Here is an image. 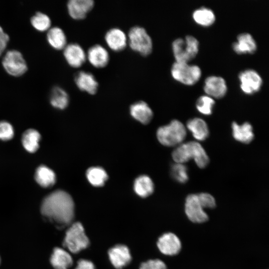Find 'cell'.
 Instances as JSON below:
<instances>
[{
    "label": "cell",
    "instance_id": "cell-8",
    "mask_svg": "<svg viewBox=\"0 0 269 269\" xmlns=\"http://www.w3.org/2000/svg\"><path fill=\"white\" fill-rule=\"evenodd\" d=\"M2 65L5 72L13 77L23 75L28 69L23 55L15 49L9 50L6 52L2 58Z\"/></svg>",
    "mask_w": 269,
    "mask_h": 269
},
{
    "label": "cell",
    "instance_id": "cell-10",
    "mask_svg": "<svg viewBox=\"0 0 269 269\" xmlns=\"http://www.w3.org/2000/svg\"><path fill=\"white\" fill-rule=\"evenodd\" d=\"M240 88L248 95L258 92L261 88L263 80L259 74L253 69H246L239 75Z\"/></svg>",
    "mask_w": 269,
    "mask_h": 269
},
{
    "label": "cell",
    "instance_id": "cell-9",
    "mask_svg": "<svg viewBox=\"0 0 269 269\" xmlns=\"http://www.w3.org/2000/svg\"><path fill=\"white\" fill-rule=\"evenodd\" d=\"M185 212L189 220L193 223H204L209 219L198 199L197 194H192L187 196L185 203Z\"/></svg>",
    "mask_w": 269,
    "mask_h": 269
},
{
    "label": "cell",
    "instance_id": "cell-15",
    "mask_svg": "<svg viewBox=\"0 0 269 269\" xmlns=\"http://www.w3.org/2000/svg\"><path fill=\"white\" fill-rule=\"evenodd\" d=\"M104 37L107 46L115 52L124 50L128 45L127 35L123 30L118 27L109 29Z\"/></svg>",
    "mask_w": 269,
    "mask_h": 269
},
{
    "label": "cell",
    "instance_id": "cell-20",
    "mask_svg": "<svg viewBox=\"0 0 269 269\" xmlns=\"http://www.w3.org/2000/svg\"><path fill=\"white\" fill-rule=\"evenodd\" d=\"M257 49V43L249 33H242L237 36V41L233 43V50L239 54H253Z\"/></svg>",
    "mask_w": 269,
    "mask_h": 269
},
{
    "label": "cell",
    "instance_id": "cell-12",
    "mask_svg": "<svg viewBox=\"0 0 269 269\" xmlns=\"http://www.w3.org/2000/svg\"><path fill=\"white\" fill-rule=\"evenodd\" d=\"M157 246L160 252L167 256L177 255L182 247L179 238L171 232L162 235L158 239Z\"/></svg>",
    "mask_w": 269,
    "mask_h": 269
},
{
    "label": "cell",
    "instance_id": "cell-22",
    "mask_svg": "<svg viewBox=\"0 0 269 269\" xmlns=\"http://www.w3.org/2000/svg\"><path fill=\"white\" fill-rule=\"evenodd\" d=\"M46 39L50 46L57 50H63L67 44L65 32L58 26L51 27L47 31Z\"/></svg>",
    "mask_w": 269,
    "mask_h": 269
},
{
    "label": "cell",
    "instance_id": "cell-28",
    "mask_svg": "<svg viewBox=\"0 0 269 269\" xmlns=\"http://www.w3.org/2000/svg\"><path fill=\"white\" fill-rule=\"evenodd\" d=\"M41 135L36 130L29 129L22 134L21 141L24 148L29 152H36L39 146Z\"/></svg>",
    "mask_w": 269,
    "mask_h": 269
},
{
    "label": "cell",
    "instance_id": "cell-1",
    "mask_svg": "<svg viewBox=\"0 0 269 269\" xmlns=\"http://www.w3.org/2000/svg\"><path fill=\"white\" fill-rule=\"evenodd\" d=\"M40 212L46 221L57 229H63L73 223L74 202L69 193L62 190H57L43 199Z\"/></svg>",
    "mask_w": 269,
    "mask_h": 269
},
{
    "label": "cell",
    "instance_id": "cell-4",
    "mask_svg": "<svg viewBox=\"0 0 269 269\" xmlns=\"http://www.w3.org/2000/svg\"><path fill=\"white\" fill-rule=\"evenodd\" d=\"M127 37L128 44L133 51L142 56H147L152 52V40L144 28L138 25L132 27Z\"/></svg>",
    "mask_w": 269,
    "mask_h": 269
},
{
    "label": "cell",
    "instance_id": "cell-31",
    "mask_svg": "<svg viewBox=\"0 0 269 269\" xmlns=\"http://www.w3.org/2000/svg\"><path fill=\"white\" fill-rule=\"evenodd\" d=\"M30 23L35 30L40 32L48 31L51 24L50 17L45 13L39 11L31 17Z\"/></svg>",
    "mask_w": 269,
    "mask_h": 269
},
{
    "label": "cell",
    "instance_id": "cell-5",
    "mask_svg": "<svg viewBox=\"0 0 269 269\" xmlns=\"http://www.w3.org/2000/svg\"><path fill=\"white\" fill-rule=\"evenodd\" d=\"M156 136L162 145L172 146L180 144L184 140L186 136V131L181 122L174 120L168 125L159 128Z\"/></svg>",
    "mask_w": 269,
    "mask_h": 269
},
{
    "label": "cell",
    "instance_id": "cell-34",
    "mask_svg": "<svg viewBox=\"0 0 269 269\" xmlns=\"http://www.w3.org/2000/svg\"><path fill=\"white\" fill-rule=\"evenodd\" d=\"M14 135V130L12 125L5 121H0V139L8 140Z\"/></svg>",
    "mask_w": 269,
    "mask_h": 269
},
{
    "label": "cell",
    "instance_id": "cell-7",
    "mask_svg": "<svg viewBox=\"0 0 269 269\" xmlns=\"http://www.w3.org/2000/svg\"><path fill=\"white\" fill-rule=\"evenodd\" d=\"M201 70L196 65L188 63L175 62L171 68V74L174 79L186 85L196 84L201 76Z\"/></svg>",
    "mask_w": 269,
    "mask_h": 269
},
{
    "label": "cell",
    "instance_id": "cell-13",
    "mask_svg": "<svg viewBox=\"0 0 269 269\" xmlns=\"http://www.w3.org/2000/svg\"><path fill=\"white\" fill-rule=\"evenodd\" d=\"M108 256L111 263L117 269H123L128 266L132 256L129 249L126 245L118 244L110 248Z\"/></svg>",
    "mask_w": 269,
    "mask_h": 269
},
{
    "label": "cell",
    "instance_id": "cell-25",
    "mask_svg": "<svg viewBox=\"0 0 269 269\" xmlns=\"http://www.w3.org/2000/svg\"><path fill=\"white\" fill-rule=\"evenodd\" d=\"M34 178L36 182L44 188L52 186L55 183L56 180L54 172L44 165H40L36 168Z\"/></svg>",
    "mask_w": 269,
    "mask_h": 269
},
{
    "label": "cell",
    "instance_id": "cell-33",
    "mask_svg": "<svg viewBox=\"0 0 269 269\" xmlns=\"http://www.w3.org/2000/svg\"><path fill=\"white\" fill-rule=\"evenodd\" d=\"M171 174L173 178L180 183H184L188 180L186 166L182 163H176L171 167Z\"/></svg>",
    "mask_w": 269,
    "mask_h": 269
},
{
    "label": "cell",
    "instance_id": "cell-36",
    "mask_svg": "<svg viewBox=\"0 0 269 269\" xmlns=\"http://www.w3.org/2000/svg\"><path fill=\"white\" fill-rule=\"evenodd\" d=\"M139 269H167V267L163 262L159 259H155L141 263Z\"/></svg>",
    "mask_w": 269,
    "mask_h": 269
},
{
    "label": "cell",
    "instance_id": "cell-38",
    "mask_svg": "<svg viewBox=\"0 0 269 269\" xmlns=\"http://www.w3.org/2000/svg\"><path fill=\"white\" fill-rule=\"evenodd\" d=\"M9 40V36L6 33L4 32L0 35V56L5 51Z\"/></svg>",
    "mask_w": 269,
    "mask_h": 269
},
{
    "label": "cell",
    "instance_id": "cell-11",
    "mask_svg": "<svg viewBox=\"0 0 269 269\" xmlns=\"http://www.w3.org/2000/svg\"><path fill=\"white\" fill-rule=\"evenodd\" d=\"M63 56L67 64L72 68L81 67L87 60L86 52L76 43H71L63 49Z\"/></svg>",
    "mask_w": 269,
    "mask_h": 269
},
{
    "label": "cell",
    "instance_id": "cell-6",
    "mask_svg": "<svg viewBox=\"0 0 269 269\" xmlns=\"http://www.w3.org/2000/svg\"><path fill=\"white\" fill-rule=\"evenodd\" d=\"M175 62L188 63L197 55L199 42L193 36L187 35L184 39L178 38L172 43Z\"/></svg>",
    "mask_w": 269,
    "mask_h": 269
},
{
    "label": "cell",
    "instance_id": "cell-19",
    "mask_svg": "<svg viewBox=\"0 0 269 269\" xmlns=\"http://www.w3.org/2000/svg\"><path fill=\"white\" fill-rule=\"evenodd\" d=\"M131 116L142 124H148L152 119L153 112L148 104L139 101L132 104L130 107Z\"/></svg>",
    "mask_w": 269,
    "mask_h": 269
},
{
    "label": "cell",
    "instance_id": "cell-32",
    "mask_svg": "<svg viewBox=\"0 0 269 269\" xmlns=\"http://www.w3.org/2000/svg\"><path fill=\"white\" fill-rule=\"evenodd\" d=\"M215 103L213 98L207 95H203L197 99L196 107L200 113L208 116L212 113Z\"/></svg>",
    "mask_w": 269,
    "mask_h": 269
},
{
    "label": "cell",
    "instance_id": "cell-30",
    "mask_svg": "<svg viewBox=\"0 0 269 269\" xmlns=\"http://www.w3.org/2000/svg\"><path fill=\"white\" fill-rule=\"evenodd\" d=\"M192 17L197 24L203 26L211 25L216 19L214 12L210 8L206 7L196 9L193 11Z\"/></svg>",
    "mask_w": 269,
    "mask_h": 269
},
{
    "label": "cell",
    "instance_id": "cell-27",
    "mask_svg": "<svg viewBox=\"0 0 269 269\" xmlns=\"http://www.w3.org/2000/svg\"><path fill=\"white\" fill-rule=\"evenodd\" d=\"M134 189L138 196L145 198L153 193L154 184L151 178L147 175H140L134 181Z\"/></svg>",
    "mask_w": 269,
    "mask_h": 269
},
{
    "label": "cell",
    "instance_id": "cell-16",
    "mask_svg": "<svg viewBox=\"0 0 269 269\" xmlns=\"http://www.w3.org/2000/svg\"><path fill=\"white\" fill-rule=\"evenodd\" d=\"M86 58L90 64L96 68L105 67L110 61V55L108 50L99 44L89 47L86 53Z\"/></svg>",
    "mask_w": 269,
    "mask_h": 269
},
{
    "label": "cell",
    "instance_id": "cell-24",
    "mask_svg": "<svg viewBox=\"0 0 269 269\" xmlns=\"http://www.w3.org/2000/svg\"><path fill=\"white\" fill-rule=\"evenodd\" d=\"M233 136L237 141L244 143L251 142L254 137L252 125L246 122L242 125H239L236 122L232 124Z\"/></svg>",
    "mask_w": 269,
    "mask_h": 269
},
{
    "label": "cell",
    "instance_id": "cell-37",
    "mask_svg": "<svg viewBox=\"0 0 269 269\" xmlns=\"http://www.w3.org/2000/svg\"><path fill=\"white\" fill-rule=\"evenodd\" d=\"M75 269H96V268L91 261L85 259H80L77 262Z\"/></svg>",
    "mask_w": 269,
    "mask_h": 269
},
{
    "label": "cell",
    "instance_id": "cell-35",
    "mask_svg": "<svg viewBox=\"0 0 269 269\" xmlns=\"http://www.w3.org/2000/svg\"><path fill=\"white\" fill-rule=\"evenodd\" d=\"M197 196L204 209H212L216 206L215 199L211 194L207 193H200L197 194Z\"/></svg>",
    "mask_w": 269,
    "mask_h": 269
},
{
    "label": "cell",
    "instance_id": "cell-17",
    "mask_svg": "<svg viewBox=\"0 0 269 269\" xmlns=\"http://www.w3.org/2000/svg\"><path fill=\"white\" fill-rule=\"evenodd\" d=\"M203 89L207 96L216 99L224 97L227 91L225 79L217 76L208 77L205 80Z\"/></svg>",
    "mask_w": 269,
    "mask_h": 269
},
{
    "label": "cell",
    "instance_id": "cell-18",
    "mask_svg": "<svg viewBox=\"0 0 269 269\" xmlns=\"http://www.w3.org/2000/svg\"><path fill=\"white\" fill-rule=\"evenodd\" d=\"M74 82L81 91L95 95L98 91L99 83L95 76L89 72L80 71L74 76Z\"/></svg>",
    "mask_w": 269,
    "mask_h": 269
},
{
    "label": "cell",
    "instance_id": "cell-3",
    "mask_svg": "<svg viewBox=\"0 0 269 269\" xmlns=\"http://www.w3.org/2000/svg\"><path fill=\"white\" fill-rule=\"evenodd\" d=\"M90 244L89 238L86 236L81 223L73 222L68 227L63 245L70 252L77 254L88 248Z\"/></svg>",
    "mask_w": 269,
    "mask_h": 269
},
{
    "label": "cell",
    "instance_id": "cell-29",
    "mask_svg": "<svg viewBox=\"0 0 269 269\" xmlns=\"http://www.w3.org/2000/svg\"><path fill=\"white\" fill-rule=\"evenodd\" d=\"M86 175L89 183L95 187L103 186L108 178L106 171L99 166L90 167L87 169Z\"/></svg>",
    "mask_w": 269,
    "mask_h": 269
},
{
    "label": "cell",
    "instance_id": "cell-2",
    "mask_svg": "<svg viewBox=\"0 0 269 269\" xmlns=\"http://www.w3.org/2000/svg\"><path fill=\"white\" fill-rule=\"evenodd\" d=\"M176 163H182L193 159L197 165L201 168L209 163V158L202 145L196 141H189L180 144L172 153Z\"/></svg>",
    "mask_w": 269,
    "mask_h": 269
},
{
    "label": "cell",
    "instance_id": "cell-14",
    "mask_svg": "<svg viewBox=\"0 0 269 269\" xmlns=\"http://www.w3.org/2000/svg\"><path fill=\"white\" fill-rule=\"evenodd\" d=\"M95 5L93 0H70L67 3L69 16L75 20H82L86 18Z\"/></svg>",
    "mask_w": 269,
    "mask_h": 269
},
{
    "label": "cell",
    "instance_id": "cell-39",
    "mask_svg": "<svg viewBox=\"0 0 269 269\" xmlns=\"http://www.w3.org/2000/svg\"><path fill=\"white\" fill-rule=\"evenodd\" d=\"M4 33V31L1 26H0V35Z\"/></svg>",
    "mask_w": 269,
    "mask_h": 269
},
{
    "label": "cell",
    "instance_id": "cell-40",
    "mask_svg": "<svg viewBox=\"0 0 269 269\" xmlns=\"http://www.w3.org/2000/svg\"></svg>",
    "mask_w": 269,
    "mask_h": 269
},
{
    "label": "cell",
    "instance_id": "cell-26",
    "mask_svg": "<svg viewBox=\"0 0 269 269\" xmlns=\"http://www.w3.org/2000/svg\"><path fill=\"white\" fill-rule=\"evenodd\" d=\"M49 101L54 108L63 110L69 105V96L64 89L59 86H55L51 91Z\"/></svg>",
    "mask_w": 269,
    "mask_h": 269
},
{
    "label": "cell",
    "instance_id": "cell-23",
    "mask_svg": "<svg viewBox=\"0 0 269 269\" xmlns=\"http://www.w3.org/2000/svg\"><path fill=\"white\" fill-rule=\"evenodd\" d=\"M187 129L197 140L203 141L209 135V131L206 123L200 118L190 119L186 124Z\"/></svg>",
    "mask_w": 269,
    "mask_h": 269
},
{
    "label": "cell",
    "instance_id": "cell-21",
    "mask_svg": "<svg viewBox=\"0 0 269 269\" xmlns=\"http://www.w3.org/2000/svg\"><path fill=\"white\" fill-rule=\"evenodd\" d=\"M50 262L54 269H69L73 265L71 255L65 250L58 247L53 249Z\"/></svg>",
    "mask_w": 269,
    "mask_h": 269
}]
</instances>
